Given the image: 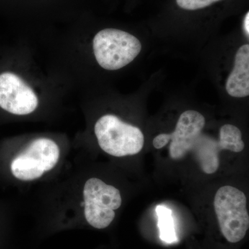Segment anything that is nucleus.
Wrapping results in <instances>:
<instances>
[{
	"label": "nucleus",
	"instance_id": "4",
	"mask_svg": "<svg viewBox=\"0 0 249 249\" xmlns=\"http://www.w3.org/2000/svg\"><path fill=\"white\" fill-rule=\"evenodd\" d=\"M93 49L100 66L105 70H118L137 58L142 51V44L125 31L106 29L95 36Z\"/></svg>",
	"mask_w": 249,
	"mask_h": 249
},
{
	"label": "nucleus",
	"instance_id": "9",
	"mask_svg": "<svg viewBox=\"0 0 249 249\" xmlns=\"http://www.w3.org/2000/svg\"><path fill=\"white\" fill-rule=\"evenodd\" d=\"M11 171L18 179L32 181L42 176L45 171L37 163L22 152L13 160Z\"/></svg>",
	"mask_w": 249,
	"mask_h": 249
},
{
	"label": "nucleus",
	"instance_id": "8",
	"mask_svg": "<svg viewBox=\"0 0 249 249\" xmlns=\"http://www.w3.org/2000/svg\"><path fill=\"white\" fill-rule=\"evenodd\" d=\"M22 153L35 160L45 172L53 169L60 157L58 145L53 141L45 138L33 141Z\"/></svg>",
	"mask_w": 249,
	"mask_h": 249
},
{
	"label": "nucleus",
	"instance_id": "3",
	"mask_svg": "<svg viewBox=\"0 0 249 249\" xmlns=\"http://www.w3.org/2000/svg\"><path fill=\"white\" fill-rule=\"evenodd\" d=\"M94 130L101 148L114 157L137 155L143 147L142 130L126 124L117 116L107 114L100 118L95 124Z\"/></svg>",
	"mask_w": 249,
	"mask_h": 249
},
{
	"label": "nucleus",
	"instance_id": "7",
	"mask_svg": "<svg viewBox=\"0 0 249 249\" xmlns=\"http://www.w3.org/2000/svg\"><path fill=\"white\" fill-rule=\"evenodd\" d=\"M226 89L232 97L249 95V45H244L235 55L233 70L228 78Z\"/></svg>",
	"mask_w": 249,
	"mask_h": 249
},
{
	"label": "nucleus",
	"instance_id": "11",
	"mask_svg": "<svg viewBox=\"0 0 249 249\" xmlns=\"http://www.w3.org/2000/svg\"><path fill=\"white\" fill-rule=\"evenodd\" d=\"M156 212L158 215L160 240L167 243L175 242L177 237L171 210L165 206H158L156 209Z\"/></svg>",
	"mask_w": 249,
	"mask_h": 249
},
{
	"label": "nucleus",
	"instance_id": "12",
	"mask_svg": "<svg viewBox=\"0 0 249 249\" xmlns=\"http://www.w3.org/2000/svg\"><path fill=\"white\" fill-rule=\"evenodd\" d=\"M219 1L221 0H176L180 8L188 11L204 9Z\"/></svg>",
	"mask_w": 249,
	"mask_h": 249
},
{
	"label": "nucleus",
	"instance_id": "1",
	"mask_svg": "<svg viewBox=\"0 0 249 249\" xmlns=\"http://www.w3.org/2000/svg\"><path fill=\"white\" fill-rule=\"evenodd\" d=\"M206 120L198 111H184L178 118L175 131L164 134L165 140L170 141V157L173 160L184 158L193 154L201 170L207 175L215 173L219 167V153L222 149L219 142L202 135Z\"/></svg>",
	"mask_w": 249,
	"mask_h": 249
},
{
	"label": "nucleus",
	"instance_id": "2",
	"mask_svg": "<svg viewBox=\"0 0 249 249\" xmlns=\"http://www.w3.org/2000/svg\"><path fill=\"white\" fill-rule=\"evenodd\" d=\"M214 209L226 240L233 244L243 240L249 228L245 193L235 187H221L214 196Z\"/></svg>",
	"mask_w": 249,
	"mask_h": 249
},
{
	"label": "nucleus",
	"instance_id": "5",
	"mask_svg": "<svg viewBox=\"0 0 249 249\" xmlns=\"http://www.w3.org/2000/svg\"><path fill=\"white\" fill-rule=\"evenodd\" d=\"M87 222L95 229H106L115 217V210L122 204L120 191L97 178L87 181L83 191Z\"/></svg>",
	"mask_w": 249,
	"mask_h": 249
},
{
	"label": "nucleus",
	"instance_id": "13",
	"mask_svg": "<svg viewBox=\"0 0 249 249\" xmlns=\"http://www.w3.org/2000/svg\"><path fill=\"white\" fill-rule=\"evenodd\" d=\"M249 13H247L246 15L245 18V22H244V27H245V30L246 34H247V36H249Z\"/></svg>",
	"mask_w": 249,
	"mask_h": 249
},
{
	"label": "nucleus",
	"instance_id": "6",
	"mask_svg": "<svg viewBox=\"0 0 249 249\" xmlns=\"http://www.w3.org/2000/svg\"><path fill=\"white\" fill-rule=\"evenodd\" d=\"M35 92L14 73L0 74V107L16 115L31 114L37 107Z\"/></svg>",
	"mask_w": 249,
	"mask_h": 249
},
{
	"label": "nucleus",
	"instance_id": "10",
	"mask_svg": "<svg viewBox=\"0 0 249 249\" xmlns=\"http://www.w3.org/2000/svg\"><path fill=\"white\" fill-rule=\"evenodd\" d=\"M219 144L222 150L233 152H242L245 147L240 129L229 124H224L221 127Z\"/></svg>",
	"mask_w": 249,
	"mask_h": 249
}]
</instances>
